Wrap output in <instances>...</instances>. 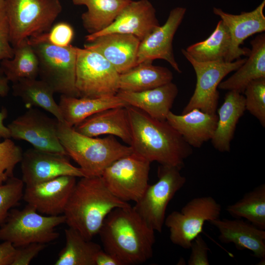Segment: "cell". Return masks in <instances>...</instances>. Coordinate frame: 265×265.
Listing matches in <instances>:
<instances>
[{"label":"cell","instance_id":"cell-32","mask_svg":"<svg viewBox=\"0 0 265 265\" xmlns=\"http://www.w3.org/2000/svg\"><path fill=\"white\" fill-rule=\"evenodd\" d=\"M231 46L228 29L220 20L205 40L188 46L186 51L199 62L226 61Z\"/></svg>","mask_w":265,"mask_h":265},{"label":"cell","instance_id":"cell-34","mask_svg":"<svg viewBox=\"0 0 265 265\" xmlns=\"http://www.w3.org/2000/svg\"><path fill=\"white\" fill-rule=\"evenodd\" d=\"M245 109L255 117L263 127L265 126V78L251 81L245 88Z\"/></svg>","mask_w":265,"mask_h":265},{"label":"cell","instance_id":"cell-26","mask_svg":"<svg viewBox=\"0 0 265 265\" xmlns=\"http://www.w3.org/2000/svg\"><path fill=\"white\" fill-rule=\"evenodd\" d=\"M58 106L64 122L72 127L99 111L111 107L128 106L116 95L99 98L61 95Z\"/></svg>","mask_w":265,"mask_h":265},{"label":"cell","instance_id":"cell-39","mask_svg":"<svg viewBox=\"0 0 265 265\" xmlns=\"http://www.w3.org/2000/svg\"><path fill=\"white\" fill-rule=\"evenodd\" d=\"M14 55V49L10 42L9 27L4 10H0V61L11 59Z\"/></svg>","mask_w":265,"mask_h":265},{"label":"cell","instance_id":"cell-19","mask_svg":"<svg viewBox=\"0 0 265 265\" xmlns=\"http://www.w3.org/2000/svg\"><path fill=\"white\" fill-rule=\"evenodd\" d=\"M140 41L129 34L112 33L97 36L84 45V48L101 54L119 74L137 65Z\"/></svg>","mask_w":265,"mask_h":265},{"label":"cell","instance_id":"cell-25","mask_svg":"<svg viewBox=\"0 0 265 265\" xmlns=\"http://www.w3.org/2000/svg\"><path fill=\"white\" fill-rule=\"evenodd\" d=\"M251 50L248 58L230 77L221 81L218 88L244 92L253 80L265 78V34L261 33L251 42Z\"/></svg>","mask_w":265,"mask_h":265},{"label":"cell","instance_id":"cell-21","mask_svg":"<svg viewBox=\"0 0 265 265\" xmlns=\"http://www.w3.org/2000/svg\"><path fill=\"white\" fill-rule=\"evenodd\" d=\"M79 133L90 137L108 134L117 136L131 145V130L126 106L99 111L73 127Z\"/></svg>","mask_w":265,"mask_h":265},{"label":"cell","instance_id":"cell-31","mask_svg":"<svg viewBox=\"0 0 265 265\" xmlns=\"http://www.w3.org/2000/svg\"><path fill=\"white\" fill-rule=\"evenodd\" d=\"M65 245L60 251L54 265H94L97 252L102 248L87 240L77 230L69 227L64 230Z\"/></svg>","mask_w":265,"mask_h":265},{"label":"cell","instance_id":"cell-30","mask_svg":"<svg viewBox=\"0 0 265 265\" xmlns=\"http://www.w3.org/2000/svg\"><path fill=\"white\" fill-rule=\"evenodd\" d=\"M13 49V57L0 62V67L9 81L13 83L23 79H36L38 76L39 61L28 38Z\"/></svg>","mask_w":265,"mask_h":265},{"label":"cell","instance_id":"cell-4","mask_svg":"<svg viewBox=\"0 0 265 265\" xmlns=\"http://www.w3.org/2000/svg\"><path fill=\"white\" fill-rule=\"evenodd\" d=\"M57 134L67 155L78 164L85 177L101 176L114 161L132 153L130 146L121 144L114 136H87L58 121Z\"/></svg>","mask_w":265,"mask_h":265},{"label":"cell","instance_id":"cell-37","mask_svg":"<svg viewBox=\"0 0 265 265\" xmlns=\"http://www.w3.org/2000/svg\"><path fill=\"white\" fill-rule=\"evenodd\" d=\"M74 36V30L68 23L59 22L53 25L49 30L37 36L28 38L29 43L45 42L60 47L71 44Z\"/></svg>","mask_w":265,"mask_h":265},{"label":"cell","instance_id":"cell-5","mask_svg":"<svg viewBox=\"0 0 265 265\" xmlns=\"http://www.w3.org/2000/svg\"><path fill=\"white\" fill-rule=\"evenodd\" d=\"M3 10L13 47L49 30L62 10L59 0H5Z\"/></svg>","mask_w":265,"mask_h":265},{"label":"cell","instance_id":"cell-29","mask_svg":"<svg viewBox=\"0 0 265 265\" xmlns=\"http://www.w3.org/2000/svg\"><path fill=\"white\" fill-rule=\"evenodd\" d=\"M76 5H85L87 10L81 16L88 34L98 32L109 26L123 8L132 0H71Z\"/></svg>","mask_w":265,"mask_h":265},{"label":"cell","instance_id":"cell-40","mask_svg":"<svg viewBox=\"0 0 265 265\" xmlns=\"http://www.w3.org/2000/svg\"><path fill=\"white\" fill-rule=\"evenodd\" d=\"M46 246L45 243L34 242L17 247L12 265H29L33 258Z\"/></svg>","mask_w":265,"mask_h":265},{"label":"cell","instance_id":"cell-24","mask_svg":"<svg viewBox=\"0 0 265 265\" xmlns=\"http://www.w3.org/2000/svg\"><path fill=\"white\" fill-rule=\"evenodd\" d=\"M244 96L236 91H229L217 110L218 120L211 139L213 147L220 152H229L237 125L245 110Z\"/></svg>","mask_w":265,"mask_h":265},{"label":"cell","instance_id":"cell-17","mask_svg":"<svg viewBox=\"0 0 265 265\" xmlns=\"http://www.w3.org/2000/svg\"><path fill=\"white\" fill-rule=\"evenodd\" d=\"M265 0H263L252 11L239 14H230L221 8H213V13L220 18L230 36L231 46L226 61H234L242 55L248 56L250 50L240 46L249 37L265 30Z\"/></svg>","mask_w":265,"mask_h":265},{"label":"cell","instance_id":"cell-28","mask_svg":"<svg viewBox=\"0 0 265 265\" xmlns=\"http://www.w3.org/2000/svg\"><path fill=\"white\" fill-rule=\"evenodd\" d=\"M13 94L21 99L28 108L38 107L53 114L58 121L64 122L57 104L53 98L55 93L45 81L36 79H25L13 83Z\"/></svg>","mask_w":265,"mask_h":265},{"label":"cell","instance_id":"cell-41","mask_svg":"<svg viewBox=\"0 0 265 265\" xmlns=\"http://www.w3.org/2000/svg\"><path fill=\"white\" fill-rule=\"evenodd\" d=\"M9 80L5 76L0 67V96H6L9 90L8 85ZM7 116V111L6 108H3L0 111V137L5 138H11L10 132L8 128L4 126L3 120Z\"/></svg>","mask_w":265,"mask_h":265},{"label":"cell","instance_id":"cell-20","mask_svg":"<svg viewBox=\"0 0 265 265\" xmlns=\"http://www.w3.org/2000/svg\"><path fill=\"white\" fill-rule=\"evenodd\" d=\"M219 232L218 238L224 243H233L238 250L247 249L253 255L265 260V231L240 218H219L210 222Z\"/></svg>","mask_w":265,"mask_h":265},{"label":"cell","instance_id":"cell-15","mask_svg":"<svg viewBox=\"0 0 265 265\" xmlns=\"http://www.w3.org/2000/svg\"><path fill=\"white\" fill-rule=\"evenodd\" d=\"M159 26L156 9L149 0H132L109 26L98 32L87 34L85 39L88 42L100 35L119 33L133 35L141 42Z\"/></svg>","mask_w":265,"mask_h":265},{"label":"cell","instance_id":"cell-12","mask_svg":"<svg viewBox=\"0 0 265 265\" xmlns=\"http://www.w3.org/2000/svg\"><path fill=\"white\" fill-rule=\"evenodd\" d=\"M181 51L193 67L196 77L194 93L182 114L194 108L209 113H216L219 97L217 90L219 83L228 74L242 65L246 58L232 62H199L190 56L185 49Z\"/></svg>","mask_w":265,"mask_h":265},{"label":"cell","instance_id":"cell-23","mask_svg":"<svg viewBox=\"0 0 265 265\" xmlns=\"http://www.w3.org/2000/svg\"><path fill=\"white\" fill-rule=\"evenodd\" d=\"M166 120L191 147L198 148L212 138L218 115L194 108L181 115L170 111Z\"/></svg>","mask_w":265,"mask_h":265},{"label":"cell","instance_id":"cell-13","mask_svg":"<svg viewBox=\"0 0 265 265\" xmlns=\"http://www.w3.org/2000/svg\"><path fill=\"white\" fill-rule=\"evenodd\" d=\"M57 124L56 118L31 107L7 127L11 137L26 141L36 149L67 155L57 136Z\"/></svg>","mask_w":265,"mask_h":265},{"label":"cell","instance_id":"cell-8","mask_svg":"<svg viewBox=\"0 0 265 265\" xmlns=\"http://www.w3.org/2000/svg\"><path fill=\"white\" fill-rule=\"evenodd\" d=\"M179 168L159 165L157 182L149 185L141 197L133 207L136 212L155 231L162 232L167 207L186 182Z\"/></svg>","mask_w":265,"mask_h":265},{"label":"cell","instance_id":"cell-33","mask_svg":"<svg viewBox=\"0 0 265 265\" xmlns=\"http://www.w3.org/2000/svg\"><path fill=\"white\" fill-rule=\"evenodd\" d=\"M226 210L234 218H243L258 228L265 229V185L254 188Z\"/></svg>","mask_w":265,"mask_h":265},{"label":"cell","instance_id":"cell-10","mask_svg":"<svg viewBox=\"0 0 265 265\" xmlns=\"http://www.w3.org/2000/svg\"><path fill=\"white\" fill-rule=\"evenodd\" d=\"M221 206L209 196L189 201L180 211L171 212L164 224L169 229V238L174 244L189 249L193 239L203 231L204 224L219 218Z\"/></svg>","mask_w":265,"mask_h":265},{"label":"cell","instance_id":"cell-6","mask_svg":"<svg viewBox=\"0 0 265 265\" xmlns=\"http://www.w3.org/2000/svg\"><path fill=\"white\" fill-rule=\"evenodd\" d=\"M64 223V215L44 216L27 204L21 210L10 211L0 226V240L9 241L16 248L34 242L47 244L58 238L55 228Z\"/></svg>","mask_w":265,"mask_h":265},{"label":"cell","instance_id":"cell-27","mask_svg":"<svg viewBox=\"0 0 265 265\" xmlns=\"http://www.w3.org/2000/svg\"><path fill=\"white\" fill-rule=\"evenodd\" d=\"M144 61L119 74V90L139 92L154 88L172 81L173 75L166 67Z\"/></svg>","mask_w":265,"mask_h":265},{"label":"cell","instance_id":"cell-38","mask_svg":"<svg viewBox=\"0 0 265 265\" xmlns=\"http://www.w3.org/2000/svg\"><path fill=\"white\" fill-rule=\"evenodd\" d=\"M191 253L188 260V265H209L208 252L210 248L201 234L192 241Z\"/></svg>","mask_w":265,"mask_h":265},{"label":"cell","instance_id":"cell-2","mask_svg":"<svg viewBox=\"0 0 265 265\" xmlns=\"http://www.w3.org/2000/svg\"><path fill=\"white\" fill-rule=\"evenodd\" d=\"M132 152L150 162L181 169L193 153L182 136L166 120L155 119L140 109L127 106Z\"/></svg>","mask_w":265,"mask_h":265},{"label":"cell","instance_id":"cell-35","mask_svg":"<svg viewBox=\"0 0 265 265\" xmlns=\"http://www.w3.org/2000/svg\"><path fill=\"white\" fill-rule=\"evenodd\" d=\"M24 186L22 180L14 176L0 185V226L5 220L10 210L23 198Z\"/></svg>","mask_w":265,"mask_h":265},{"label":"cell","instance_id":"cell-7","mask_svg":"<svg viewBox=\"0 0 265 265\" xmlns=\"http://www.w3.org/2000/svg\"><path fill=\"white\" fill-rule=\"evenodd\" d=\"M30 44L38 59L40 80L55 93L79 97L75 87L77 47H60L45 42Z\"/></svg>","mask_w":265,"mask_h":265},{"label":"cell","instance_id":"cell-1","mask_svg":"<svg viewBox=\"0 0 265 265\" xmlns=\"http://www.w3.org/2000/svg\"><path fill=\"white\" fill-rule=\"evenodd\" d=\"M155 232L130 206L111 211L98 234L104 250L122 265H136L152 257Z\"/></svg>","mask_w":265,"mask_h":265},{"label":"cell","instance_id":"cell-44","mask_svg":"<svg viewBox=\"0 0 265 265\" xmlns=\"http://www.w3.org/2000/svg\"><path fill=\"white\" fill-rule=\"evenodd\" d=\"M4 2L5 0H0V10L3 9Z\"/></svg>","mask_w":265,"mask_h":265},{"label":"cell","instance_id":"cell-43","mask_svg":"<svg viewBox=\"0 0 265 265\" xmlns=\"http://www.w3.org/2000/svg\"><path fill=\"white\" fill-rule=\"evenodd\" d=\"M94 265H122L120 262L109 253L101 249L96 254Z\"/></svg>","mask_w":265,"mask_h":265},{"label":"cell","instance_id":"cell-36","mask_svg":"<svg viewBox=\"0 0 265 265\" xmlns=\"http://www.w3.org/2000/svg\"><path fill=\"white\" fill-rule=\"evenodd\" d=\"M22 149L10 138L0 143V185L14 176L16 165L20 162Z\"/></svg>","mask_w":265,"mask_h":265},{"label":"cell","instance_id":"cell-18","mask_svg":"<svg viewBox=\"0 0 265 265\" xmlns=\"http://www.w3.org/2000/svg\"><path fill=\"white\" fill-rule=\"evenodd\" d=\"M76 178L61 176L36 185L26 186L23 199L41 213L50 216L63 214L77 182Z\"/></svg>","mask_w":265,"mask_h":265},{"label":"cell","instance_id":"cell-14","mask_svg":"<svg viewBox=\"0 0 265 265\" xmlns=\"http://www.w3.org/2000/svg\"><path fill=\"white\" fill-rule=\"evenodd\" d=\"M20 162L22 180L26 186L61 176L85 177L82 170L72 165L68 156L63 154L30 148L23 153Z\"/></svg>","mask_w":265,"mask_h":265},{"label":"cell","instance_id":"cell-42","mask_svg":"<svg viewBox=\"0 0 265 265\" xmlns=\"http://www.w3.org/2000/svg\"><path fill=\"white\" fill-rule=\"evenodd\" d=\"M16 252L12 243L3 241L0 244V265H12Z\"/></svg>","mask_w":265,"mask_h":265},{"label":"cell","instance_id":"cell-3","mask_svg":"<svg viewBox=\"0 0 265 265\" xmlns=\"http://www.w3.org/2000/svg\"><path fill=\"white\" fill-rule=\"evenodd\" d=\"M130 206L108 190L101 176L83 177L76 182L63 215L69 227L79 231L86 239L91 240L98 234L111 211Z\"/></svg>","mask_w":265,"mask_h":265},{"label":"cell","instance_id":"cell-22","mask_svg":"<svg viewBox=\"0 0 265 265\" xmlns=\"http://www.w3.org/2000/svg\"><path fill=\"white\" fill-rule=\"evenodd\" d=\"M178 93L177 86L171 81L142 91L119 90L116 95L128 106L140 109L155 119L164 121Z\"/></svg>","mask_w":265,"mask_h":265},{"label":"cell","instance_id":"cell-16","mask_svg":"<svg viewBox=\"0 0 265 265\" xmlns=\"http://www.w3.org/2000/svg\"><path fill=\"white\" fill-rule=\"evenodd\" d=\"M186 11L185 7L181 6L172 9L165 23L140 42L137 54V64L161 59L168 62L178 73H182L174 57L172 43Z\"/></svg>","mask_w":265,"mask_h":265},{"label":"cell","instance_id":"cell-9","mask_svg":"<svg viewBox=\"0 0 265 265\" xmlns=\"http://www.w3.org/2000/svg\"><path fill=\"white\" fill-rule=\"evenodd\" d=\"M119 74L101 54L77 47L75 87L79 97L115 95L119 91Z\"/></svg>","mask_w":265,"mask_h":265},{"label":"cell","instance_id":"cell-11","mask_svg":"<svg viewBox=\"0 0 265 265\" xmlns=\"http://www.w3.org/2000/svg\"><path fill=\"white\" fill-rule=\"evenodd\" d=\"M150 163L132 152L112 162L101 176L115 196L125 202L135 203L149 185Z\"/></svg>","mask_w":265,"mask_h":265}]
</instances>
